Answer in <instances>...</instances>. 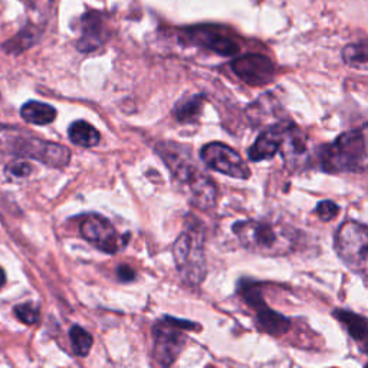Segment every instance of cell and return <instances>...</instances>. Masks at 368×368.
<instances>
[{
  "instance_id": "6da1fadb",
  "label": "cell",
  "mask_w": 368,
  "mask_h": 368,
  "mask_svg": "<svg viewBox=\"0 0 368 368\" xmlns=\"http://www.w3.org/2000/svg\"><path fill=\"white\" fill-rule=\"evenodd\" d=\"M232 229L242 246L257 255L282 256L292 252L298 243L295 230L272 220H241Z\"/></svg>"
},
{
  "instance_id": "7a4b0ae2",
  "label": "cell",
  "mask_w": 368,
  "mask_h": 368,
  "mask_svg": "<svg viewBox=\"0 0 368 368\" xmlns=\"http://www.w3.org/2000/svg\"><path fill=\"white\" fill-rule=\"evenodd\" d=\"M206 232L203 223L189 214L183 232L173 245V257L181 279L190 286L205 281L206 268Z\"/></svg>"
},
{
  "instance_id": "3957f363",
  "label": "cell",
  "mask_w": 368,
  "mask_h": 368,
  "mask_svg": "<svg viewBox=\"0 0 368 368\" xmlns=\"http://www.w3.org/2000/svg\"><path fill=\"white\" fill-rule=\"evenodd\" d=\"M0 151L38 160L53 169L65 167L71 161V151L65 145L42 140L9 125H0Z\"/></svg>"
},
{
  "instance_id": "277c9868",
  "label": "cell",
  "mask_w": 368,
  "mask_h": 368,
  "mask_svg": "<svg viewBox=\"0 0 368 368\" xmlns=\"http://www.w3.org/2000/svg\"><path fill=\"white\" fill-rule=\"evenodd\" d=\"M367 128L341 134L321 150V167L326 173H364L367 170Z\"/></svg>"
},
{
  "instance_id": "5b68a950",
  "label": "cell",
  "mask_w": 368,
  "mask_h": 368,
  "mask_svg": "<svg viewBox=\"0 0 368 368\" xmlns=\"http://www.w3.org/2000/svg\"><path fill=\"white\" fill-rule=\"evenodd\" d=\"M196 324L186 320H178L164 315L153 325V356L163 365H172L181 354L187 340V331L196 329Z\"/></svg>"
},
{
  "instance_id": "8992f818",
  "label": "cell",
  "mask_w": 368,
  "mask_h": 368,
  "mask_svg": "<svg viewBox=\"0 0 368 368\" xmlns=\"http://www.w3.org/2000/svg\"><path fill=\"white\" fill-rule=\"evenodd\" d=\"M334 246L338 257L348 268L365 273L368 262V230L365 225L347 220L337 230Z\"/></svg>"
},
{
  "instance_id": "52a82bcc",
  "label": "cell",
  "mask_w": 368,
  "mask_h": 368,
  "mask_svg": "<svg viewBox=\"0 0 368 368\" xmlns=\"http://www.w3.org/2000/svg\"><path fill=\"white\" fill-rule=\"evenodd\" d=\"M239 293H241L243 301L255 311L256 324L264 333L270 337H282L288 333L291 326L289 318L273 311L266 304L262 297V288L259 284L250 279H243L239 284Z\"/></svg>"
},
{
  "instance_id": "ba28073f",
  "label": "cell",
  "mask_w": 368,
  "mask_h": 368,
  "mask_svg": "<svg viewBox=\"0 0 368 368\" xmlns=\"http://www.w3.org/2000/svg\"><path fill=\"white\" fill-rule=\"evenodd\" d=\"M157 154L172 173L173 180L184 187H189L193 180L201 173L194 164L189 147H184L174 141H160L156 147Z\"/></svg>"
},
{
  "instance_id": "9c48e42d",
  "label": "cell",
  "mask_w": 368,
  "mask_h": 368,
  "mask_svg": "<svg viewBox=\"0 0 368 368\" xmlns=\"http://www.w3.org/2000/svg\"><path fill=\"white\" fill-rule=\"evenodd\" d=\"M200 158L210 170L219 172L233 178L246 180L250 177V169L236 150L223 142H210L200 150Z\"/></svg>"
},
{
  "instance_id": "30bf717a",
  "label": "cell",
  "mask_w": 368,
  "mask_h": 368,
  "mask_svg": "<svg viewBox=\"0 0 368 368\" xmlns=\"http://www.w3.org/2000/svg\"><path fill=\"white\" fill-rule=\"evenodd\" d=\"M80 232L88 243L108 255L117 253L127 243L114 225L107 217L97 213H89L82 217Z\"/></svg>"
},
{
  "instance_id": "8fae6325",
  "label": "cell",
  "mask_w": 368,
  "mask_h": 368,
  "mask_svg": "<svg viewBox=\"0 0 368 368\" xmlns=\"http://www.w3.org/2000/svg\"><path fill=\"white\" fill-rule=\"evenodd\" d=\"M232 71L239 80L250 86H262L273 81L276 68L273 62L261 53H246L232 61Z\"/></svg>"
},
{
  "instance_id": "7c38bea8",
  "label": "cell",
  "mask_w": 368,
  "mask_h": 368,
  "mask_svg": "<svg viewBox=\"0 0 368 368\" xmlns=\"http://www.w3.org/2000/svg\"><path fill=\"white\" fill-rule=\"evenodd\" d=\"M183 38L192 45L212 50L222 57H233L241 49L239 44L212 26H194L183 30Z\"/></svg>"
},
{
  "instance_id": "4fadbf2b",
  "label": "cell",
  "mask_w": 368,
  "mask_h": 368,
  "mask_svg": "<svg viewBox=\"0 0 368 368\" xmlns=\"http://www.w3.org/2000/svg\"><path fill=\"white\" fill-rule=\"evenodd\" d=\"M108 38L104 15L89 10L81 16V36L77 42V49L82 53H91L100 49Z\"/></svg>"
},
{
  "instance_id": "5bb4252c",
  "label": "cell",
  "mask_w": 368,
  "mask_h": 368,
  "mask_svg": "<svg viewBox=\"0 0 368 368\" xmlns=\"http://www.w3.org/2000/svg\"><path fill=\"white\" fill-rule=\"evenodd\" d=\"M288 125V121H278L273 125L266 127L249 149V160L255 163L272 160L281 149L284 134Z\"/></svg>"
},
{
  "instance_id": "9a60e30c",
  "label": "cell",
  "mask_w": 368,
  "mask_h": 368,
  "mask_svg": "<svg viewBox=\"0 0 368 368\" xmlns=\"http://www.w3.org/2000/svg\"><path fill=\"white\" fill-rule=\"evenodd\" d=\"M279 150L282 151L284 160L286 161V164H289V167L298 169L301 163L306 161L309 156V140L300 130V127L289 122Z\"/></svg>"
},
{
  "instance_id": "2e32d148",
  "label": "cell",
  "mask_w": 368,
  "mask_h": 368,
  "mask_svg": "<svg viewBox=\"0 0 368 368\" xmlns=\"http://www.w3.org/2000/svg\"><path fill=\"white\" fill-rule=\"evenodd\" d=\"M190 203L201 210H208L216 206L217 201V187L216 183L203 172H201L187 187Z\"/></svg>"
},
{
  "instance_id": "e0dca14e",
  "label": "cell",
  "mask_w": 368,
  "mask_h": 368,
  "mask_svg": "<svg viewBox=\"0 0 368 368\" xmlns=\"http://www.w3.org/2000/svg\"><path fill=\"white\" fill-rule=\"evenodd\" d=\"M205 100L206 95L203 94H196L180 100L173 109L174 118L183 124L196 122L200 118L201 111H203Z\"/></svg>"
},
{
  "instance_id": "ac0fdd59",
  "label": "cell",
  "mask_w": 368,
  "mask_h": 368,
  "mask_svg": "<svg viewBox=\"0 0 368 368\" xmlns=\"http://www.w3.org/2000/svg\"><path fill=\"white\" fill-rule=\"evenodd\" d=\"M21 117L29 124L48 125L57 118V109L45 102L28 101L21 108Z\"/></svg>"
},
{
  "instance_id": "d6986e66",
  "label": "cell",
  "mask_w": 368,
  "mask_h": 368,
  "mask_svg": "<svg viewBox=\"0 0 368 368\" xmlns=\"http://www.w3.org/2000/svg\"><path fill=\"white\" fill-rule=\"evenodd\" d=\"M69 140L84 149H91V147H95L101 141V134L94 125H91L86 121H75L69 125L68 130Z\"/></svg>"
},
{
  "instance_id": "ffe728a7",
  "label": "cell",
  "mask_w": 368,
  "mask_h": 368,
  "mask_svg": "<svg viewBox=\"0 0 368 368\" xmlns=\"http://www.w3.org/2000/svg\"><path fill=\"white\" fill-rule=\"evenodd\" d=\"M333 315L345 326L348 334L356 341L365 345L367 342V320L362 315L347 309H335Z\"/></svg>"
},
{
  "instance_id": "44dd1931",
  "label": "cell",
  "mask_w": 368,
  "mask_h": 368,
  "mask_svg": "<svg viewBox=\"0 0 368 368\" xmlns=\"http://www.w3.org/2000/svg\"><path fill=\"white\" fill-rule=\"evenodd\" d=\"M41 38V32L38 28L35 26H26L16 36H13L12 39H9L8 42L3 44V49L8 53H13V55H19L24 50L32 48L36 42L39 41Z\"/></svg>"
},
{
  "instance_id": "7402d4cb",
  "label": "cell",
  "mask_w": 368,
  "mask_h": 368,
  "mask_svg": "<svg viewBox=\"0 0 368 368\" xmlns=\"http://www.w3.org/2000/svg\"><path fill=\"white\" fill-rule=\"evenodd\" d=\"M69 340L72 344V349L75 356L84 358L89 354L91 348H92V342H94V338L88 333L86 329H84L80 325H73L69 329Z\"/></svg>"
},
{
  "instance_id": "603a6c76",
  "label": "cell",
  "mask_w": 368,
  "mask_h": 368,
  "mask_svg": "<svg viewBox=\"0 0 368 368\" xmlns=\"http://www.w3.org/2000/svg\"><path fill=\"white\" fill-rule=\"evenodd\" d=\"M342 59L349 66L365 68L367 66V59H368L367 42L362 41V42H358V44L347 45L342 49Z\"/></svg>"
},
{
  "instance_id": "cb8c5ba5",
  "label": "cell",
  "mask_w": 368,
  "mask_h": 368,
  "mask_svg": "<svg viewBox=\"0 0 368 368\" xmlns=\"http://www.w3.org/2000/svg\"><path fill=\"white\" fill-rule=\"evenodd\" d=\"M15 315L21 322L26 325H35L36 322H39L41 314L39 309L36 308L33 304H21L15 306Z\"/></svg>"
},
{
  "instance_id": "d4e9b609",
  "label": "cell",
  "mask_w": 368,
  "mask_h": 368,
  "mask_svg": "<svg viewBox=\"0 0 368 368\" xmlns=\"http://www.w3.org/2000/svg\"><path fill=\"white\" fill-rule=\"evenodd\" d=\"M315 213L321 220H324V222H329V220H333L338 216L340 208L333 200H322L317 205Z\"/></svg>"
},
{
  "instance_id": "484cf974",
  "label": "cell",
  "mask_w": 368,
  "mask_h": 368,
  "mask_svg": "<svg viewBox=\"0 0 368 368\" xmlns=\"http://www.w3.org/2000/svg\"><path fill=\"white\" fill-rule=\"evenodd\" d=\"M6 170L15 177H28L32 172V165L26 161H13L8 165Z\"/></svg>"
},
{
  "instance_id": "4316f807",
  "label": "cell",
  "mask_w": 368,
  "mask_h": 368,
  "mask_svg": "<svg viewBox=\"0 0 368 368\" xmlns=\"http://www.w3.org/2000/svg\"><path fill=\"white\" fill-rule=\"evenodd\" d=\"M117 279L122 284L133 282L136 279V270L130 265L122 264L117 268Z\"/></svg>"
},
{
  "instance_id": "83f0119b",
  "label": "cell",
  "mask_w": 368,
  "mask_h": 368,
  "mask_svg": "<svg viewBox=\"0 0 368 368\" xmlns=\"http://www.w3.org/2000/svg\"><path fill=\"white\" fill-rule=\"evenodd\" d=\"M5 282H6V275H5V270L2 268H0V289L3 288Z\"/></svg>"
}]
</instances>
